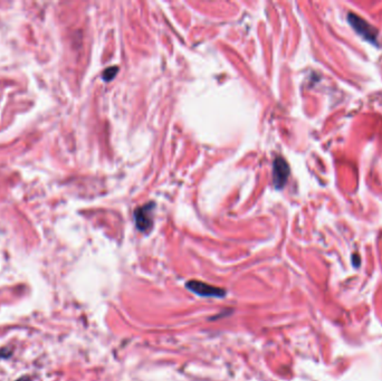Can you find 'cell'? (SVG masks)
<instances>
[{
    "mask_svg": "<svg viewBox=\"0 0 382 381\" xmlns=\"http://www.w3.org/2000/svg\"><path fill=\"white\" fill-rule=\"evenodd\" d=\"M348 21L350 25L352 26V28L356 30L358 34L367 39L368 42L372 43V44H378V30L375 27L370 25L367 21H364L360 16L353 13H350L348 15Z\"/></svg>",
    "mask_w": 382,
    "mask_h": 381,
    "instance_id": "6da1fadb",
    "label": "cell"
},
{
    "mask_svg": "<svg viewBox=\"0 0 382 381\" xmlns=\"http://www.w3.org/2000/svg\"><path fill=\"white\" fill-rule=\"evenodd\" d=\"M188 289H190L192 292L198 294V295L202 296H210V297H219V296H224L225 295V291L218 288H215V286L206 284L203 282H198V281H189L188 282Z\"/></svg>",
    "mask_w": 382,
    "mask_h": 381,
    "instance_id": "7a4b0ae2",
    "label": "cell"
},
{
    "mask_svg": "<svg viewBox=\"0 0 382 381\" xmlns=\"http://www.w3.org/2000/svg\"><path fill=\"white\" fill-rule=\"evenodd\" d=\"M273 181L276 188H282L287 181L290 175V167L283 158H276L273 164Z\"/></svg>",
    "mask_w": 382,
    "mask_h": 381,
    "instance_id": "3957f363",
    "label": "cell"
},
{
    "mask_svg": "<svg viewBox=\"0 0 382 381\" xmlns=\"http://www.w3.org/2000/svg\"><path fill=\"white\" fill-rule=\"evenodd\" d=\"M152 209L153 206H147L144 207L137 208L135 213V223L137 228L140 230H148L150 227L152 226Z\"/></svg>",
    "mask_w": 382,
    "mask_h": 381,
    "instance_id": "277c9868",
    "label": "cell"
},
{
    "mask_svg": "<svg viewBox=\"0 0 382 381\" xmlns=\"http://www.w3.org/2000/svg\"><path fill=\"white\" fill-rule=\"evenodd\" d=\"M116 73H117V67H116V66H114V67H110L108 69H105V72L103 74V78L106 82L111 81L112 78L116 75Z\"/></svg>",
    "mask_w": 382,
    "mask_h": 381,
    "instance_id": "5b68a950",
    "label": "cell"
}]
</instances>
